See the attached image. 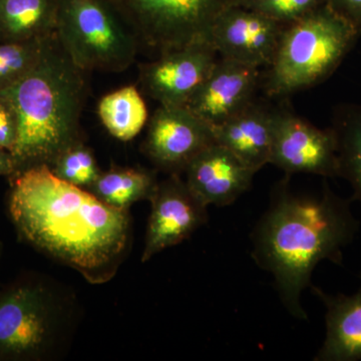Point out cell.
I'll list each match as a JSON object with an SVG mask.
<instances>
[{"label":"cell","instance_id":"2e32d148","mask_svg":"<svg viewBox=\"0 0 361 361\" xmlns=\"http://www.w3.org/2000/svg\"><path fill=\"white\" fill-rule=\"evenodd\" d=\"M310 289L326 308V336L314 360H360L361 272L360 288L353 295H330L314 285Z\"/></svg>","mask_w":361,"mask_h":361},{"label":"cell","instance_id":"ac0fdd59","mask_svg":"<svg viewBox=\"0 0 361 361\" xmlns=\"http://www.w3.org/2000/svg\"><path fill=\"white\" fill-rule=\"evenodd\" d=\"M158 183L155 173L146 169L114 166L103 171L87 191L106 205L129 211L137 202L151 201Z\"/></svg>","mask_w":361,"mask_h":361},{"label":"cell","instance_id":"7a4b0ae2","mask_svg":"<svg viewBox=\"0 0 361 361\" xmlns=\"http://www.w3.org/2000/svg\"><path fill=\"white\" fill-rule=\"evenodd\" d=\"M325 188L316 196L294 194L289 178L274 187L270 205L251 234L252 258L274 278L281 302L294 318L307 320L301 294L310 287L318 263L342 265V251L360 223L350 203Z\"/></svg>","mask_w":361,"mask_h":361},{"label":"cell","instance_id":"277c9868","mask_svg":"<svg viewBox=\"0 0 361 361\" xmlns=\"http://www.w3.org/2000/svg\"><path fill=\"white\" fill-rule=\"evenodd\" d=\"M360 30L334 7H318L285 25L266 80L269 96H285L329 78Z\"/></svg>","mask_w":361,"mask_h":361},{"label":"cell","instance_id":"44dd1931","mask_svg":"<svg viewBox=\"0 0 361 361\" xmlns=\"http://www.w3.org/2000/svg\"><path fill=\"white\" fill-rule=\"evenodd\" d=\"M45 39L27 42L0 40V92L13 87L37 66Z\"/></svg>","mask_w":361,"mask_h":361},{"label":"cell","instance_id":"8fae6325","mask_svg":"<svg viewBox=\"0 0 361 361\" xmlns=\"http://www.w3.org/2000/svg\"><path fill=\"white\" fill-rule=\"evenodd\" d=\"M217 61V51L209 42L161 54L140 66L142 92L160 106H185Z\"/></svg>","mask_w":361,"mask_h":361},{"label":"cell","instance_id":"4316f807","mask_svg":"<svg viewBox=\"0 0 361 361\" xmlns=\"http://www.w3.org/2000/svg\"><path fill=\"white\" fill-rule=\"evenodd\" d=\"M1 253H2V245H1V243H0V257H1Z\"/></svg>","mask_w":361,"mask_h":361},{"label":"cell","instance_id":"484cf974","mask_svg":"<svg viewBox=\"0 0 361 361\" xmlns=\"http://www.w3.org/2000/svg\"><path fill=\"white\" fill-rule=\"evenodd\" d=\"M14 161L11 152L0 149V177H6V179L14 175Z\"/></svg>","mask_w":361,"mask_h":361},{"label":"cell","instance_id":"30bf717a","mask_svg":"<svg viewBox=\"0 0 361 361\" xmlns=\"http://www.w3.org/2000/svg\"><path fill=\"white\" fill-rule=\"evenodd\" d=\"M269 164L287 175L339 177L336 133L318 129L293 114L279 111Z\"/></svg>","mask_w":361,"mask_h":361},{"label":"cell","instance_id":"d4e9b609","mask_svg":"<svg viewBox=\"0 0 361 361\" xmlns=\"http://www.w3.org/2000/svg\"><path fill=\"white\" fill-rule=\"evenodd\" d=\"M337 11L345 16L361 32V0H334Z\"/></svg>","mask_w":361,"mask_h":361},{"label":"cell","instance_id":"5b68a950","mask_svg":"<svg viewBox=\"0 0 361 361\" xmlns=\"http://www.w3.org/2000/svg\"><path fill=\"white\" fill-rule=\"evenodd\" d=\"M56 35L80 70L122 73L140 44L110 0H59Z\"/></svg>","mask_w":361,"mask_h":361},{"label":"cell","instance_id":"603a6c76","mask_svg":"<svg viewBox=\"0 0 361 361\" xmlns=\"http://www.w3.org/2000/svg\"><path fill=\"white\" fill-rule=\"evenodd\" d=\"M322 2V0H242L240 4L285 25L307 16Z\"/></svg>","mask_w":361,"mask_h":361},{"label":"cell","instance_id":"e0dca14e","mask_svg":"<svg viewBox=\"0 0 361 361\" xmlns=\"http://www.w3.org/2000/svg\"><path fill=\"white\" fill-rule=\"evenodd\" d=\"M59 0H0V40L44 39L56 32Z\"/></svg>","mask_w":361,"mask_h":361},{"label":"cell","instance_id":"6da1fadb","mask_svg":"<svg viewBox=\"0 0 361 361\" xmlns=\"http://www.w3.org/2000/svg\"><path fill=\"white\" fill-rule=\"evenodd\" d=\"M6 208L18 239L92 284L110 281L127 256L129 211L59 179L47 166L9 178Z\"/></svg>","mask_w":361,"mask_h":361},{"label":"cell","instance_id":"ba28073f","mask_svg":"<svg viewBox=\"0 0 361 361\" xmlns=\"http://www.w3.org/2000/svg\"><path fill=\"white\" fill-rule=\"evenodd\" d=\"M215 142L212 126L186 106H160L149 120L142 149L159 170L180 175Z\"/></svg>","mask_w":361,"mask_h":361},{"label":"cell","instance_id":"7402d4cb","mask_svg":"<svg viewBox=\"0 0 361 361\" xmlns=\"http://www.w3.org/2000/svg\"><path fill=\"white\" fill-rule=\"evenodd\" d=\"M49 168L59 179L85 190L89 189L103 172L85 141L66 149Z\"/></svg>","mask_w":361,"mask_h":361},{"label":"cell","instance_id":"8992f818","mask_svg":"<svg viewBox=\"0 0 361 361\" xmlns=\"http://www.w3.org/2000/svg\"><path fill=\"white\" fill-rule=\"evenodd\" d=\"M63 311L47 282L33 274L0 287V361H39L63 334Z\"/></svg>","mask_w":361,"mask_h":361},{"label":"cell","instance_id":"cb8c5ba5","mask_svg":"<svg viewBox=\"0 0 361 361\" xmlns=\"http://www.w3.org/2000/svg\"><path fill=\"white\" fill-rule=\"evenodd\" d=\"M18 135V116L6 90L0 92V149L13 151Z\"/></svg>","mask_w":361,"mask_h":361},{"label":"cell","instance_id":"3957f363","mask_svg":"<svg viewBox=\"0 0 361 361\" xmlns=\"http://www.w3.org/2000/svg\"><path fill=\"white\" fill-rule=\"evenodd\" d=\"M87 73L71 61L54 32L45 39L37 66L6 90L18 116V140L11 152L14 175L39 166L51 167L63 151L84 142Z\"/></svg>","mask_w":361,"mask_h":361},{"label":"cell","instance_id":"4fadbf2b","mask_svg":"<svg viewBox=\"0 0 361 361\" xmlns=\"http://www.w3.org/2000/svg\"><path fill=\"white\" fill-rule=\"evenodd\" d=\"M258 78L257 68L221 59L185 106L217 127L253 102Z\"/></svg>","mask_w":361,"mask_h":361},{"label":"cell","instance_id":"52a82bcc","mask_svg":"<svg viewBox=\"0 0 361 361\" xmlns=\"http://www.w3.org/2000/svg\"><path fill=\"white\" fill-rule=\"evenodd\" d=\"M140 47L160 56L197 44H210L214 25L242 0H110Z\"/></svg>","mask_w":361,"mask_h":361},{"label":"cell","instance_id":"7c38bea8","mask_svg":"<svg viewBox=\"0 0 361 361\" xmlns=\"http://www.w3.org/2000/svg\"><path fill=\"white\" fill-rule=\"evenodd\" d=\"M284 27L257 11L235 6L216 21L210 44L221 59L257 68L269 66Z\"/></svg>","mask_w":361,"mask_h":361},{"label":"cell","instance_id":"9a60e30c","mask_svg":"<svg viewBox=\"0 0 361 361\" xmlns=\"http://www.w3.org/2000/svg\"><path fill=\"white\" fill-rule=\"evenodd\" d=\"M278 114L252 102L229 120L213 128L215 141L258 172L270 163Z\"/></svg>","mask_w":361,"mask_h":361},{"label":"cell","instance_id":"ffe728a7","mask_svg":"<svg viewBox=\"0 0 361 361\" xmlns=\"http://www.w3.org/2000/svg\"><path fill=\"white\" fill-rule=\"evenodd\" d=\"M339 177L348 180L353 190V200L361 205V106L344 116L336 130Z\"/></svg>","mask_w":361,"mask_h":361},{"label":"cell","instance_id":"9c48e42d","mask_svg":"<svg viewBox=\"0 0 361 361\" xmlns=\"http://www.w3.org/2000/svg\"><path fill=\"white\" fill-rule=\"evenodd\" d=\"M152 210L147 227L142 262L178 245L208 222L206 206L188 187L180 175H169L158 183L151 199Z\"/></svg>","mask_w":361,"mask_h":361},{"label":"cell","instance_id":"d6986e66","mask_svg":"<svg viewBox=\"0 0 361 361\" xmlns=\"http://www.w3.org/2000/svg\"><path fill=\"white\" fill-rule=\"evenodd\" d=\"M97 116L109 134L120 141L129 142L148 122V109L137 87L129 85L102 97Z\"/></svg>","mask_w":361,"mask_h":361},{"label":"cell","instance_id":"5bb4252c","mask_svg":"<svg viewBox=\"0 0 361 361\" xmlns=\"http://www.w3.org/2000/svg\"><path fill=\"white\" fill-rule=\"evenodd\" d=\"M184 173L188 187L206 206L225 207L250 189L257 171L215 142L195 157Z\"/></svg>","mask_w":361,"mask_h":361}]
</instances>
